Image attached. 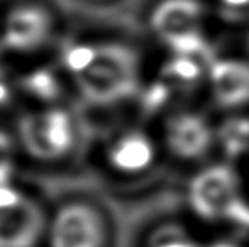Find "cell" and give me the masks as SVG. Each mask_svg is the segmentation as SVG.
<instances>
[{"label": "cell", "mask_w": 249, "mask_h": 247, "mask_svg": "<svg viewBox=\"0 0 249 247\" xmlns=\"http://www.w3.org/2000/svg\"><path fill=\"white\" fill-rule=\"evenodd\" d=\"M83 99L93 105H117L139 95L142 63L134 48L124 43H99L97 56L87 71L76 76Z\"/></svg>", "instance_id": "cell-1"}, {"label": "cell", "mask_w": 249, "mask_h": 247, "mask_svg": "<svg viewBox=\"0 0 249 247\" xmlns=\"http://www.w3.org/2000/svg\"><path fill=\"white\" fill-rule=\"evenodd\" d=\"M210 19L205 0H158L148 26L166 53H209Z\"/></svg>", "instance_id": "cell-2"}, {"label": "cell", "mask_w": 249, "mask_h": 247, "mask_svg": "<svg viewBox=\"0 0 249 247\" xmlns=\"http://www.w3.org/2000/svg\"><path fill=\"white\" fill-rule=\"evenodd\" d=\"M163 152L181 165L198 166L217 151V122L194 107H175L161 117Z\"/></svg>", "instance_id": "cell-3"}, {"label": "cell", "mask_w": 249, "mask_h": 247, "mask_svg": "<svg viewBox=\"0 0 249 247\" xmlns=\"http://www.w3.org/2000/svg\"><path fill=\"white\" fill-rule=\"evenodd\" d=\"M19 139L34 159L54 161L68 154L75 146V124L61 107H48L26 114L19 120Z\"/></svg>", "instance_id": "cell-4"}, {"label": "cell", "mask_w": 249, "mask_h": 247, "mask_svg": "<svg viewBox=\"0 0 249 247\" xmlns=\"http://www.w3.org/2000/svg\"><path fill=\"white\" fill-rule=\"evenodd\" d=\"M50 247H108L110 225L99 207L85 200L68 201L53 215Z\"/></svg>", "instance_id": "cell-5"}, {"label": "cell", "mask_w": 249, "mask_h": 247, "mask_svg": "<svg viewBox=\"0 0 249 247\" xmlns=\"http://www.w3.org/2000/svg\"><path fill=\"white\" fill-rule=\"evenodd\" d=\"M188 188V201L203 218H220L241 203V178L229 163L209 165L198 169Z\"/></svg>", "instance_id": "cell-6"}, {"label": "cell", "mask_w": 249, "mask_h": 247, "mask_svg": "<svg viewBox=\"0 0 249 247\" xmlns=\"http://www.w3.org/2000/svg\"><path fill=\"white\" fill-rule=\"evenodd\" d=\"M210 105L222 115L249 112V54L217 56L203 86Z\"/></svg>", "instance_id": "cell-7"}, {"label": "cell", "mask_w": 249, "mask_h": 247, "mask_svg": "<svg viewBox=\"0 0 249 247\" xmlns=\"http://www.w3.org/2000/svg\"><path fill=\"white\" fill-rule=\"evenodd\" d=\"M164 156L160 135L144 127L122 129L105 148V163L115 175L125 178L144 176L156 168Z\"/></svg>", "instance_id": "cell-8"}, {"label": "cell", "mask_w": 249, "mask_h": 247, "mask_svg": "<svg viewBox=\"0 0 249 247\" xmlns=\"http://www.w3.org/2000/svg\"><path fill=\"white\" fill-rule=\"evenodd\" d=\"M53 33V16L39 3H20L10 9L3 19V48L16 53H31L50 41Z\"/></svg>", "instance_id": "cell-9"}, {"label": "cell", "mask_w": 249, "mask_h": 247, "mask_svg": "<svg viewBox=\"0 0 249 247\" xmlns=\"http://www.w3.org/2000/svg\"><path fill=\"white\" fill-rule=\"evenodd\" d=\"M44 227L43 212L29 198L0 212V247H33Z\"/></svg>", "instance_id": "cell-10"}, {"label": "cell", "mask_w": 249, "mask_h": 247, "mask_svg": "<svg viewBox=\"0 0 249 247\" xmlns=\"http://www.w3.org/2000/svg\"><path fill=\"white\" fill-rule=\"evenodd\" d=\"M224 117V122H217V151L231 158L249 152V112Z\"/></svg>", "instance_id": "cell-11"}, {"label": "cell", "mask_w": 249, "mask_h": 247, "mask_svg": "<svg viewBox=\"0 0 249 247\" xmlns=\"http://www.w3.org/2000/svg\"><path fill=\"white\" fill-rule=\"evenodd\" d=\"M20 85H22L24 92L29 93L31 97H34L39 102L53 103L61 95L59 80L50 69H36V71L29 73L22 78Z\"/></svg>", "instance_id": "cell-12"}, {"label": "cell", "mask_w": 249, "mask_h": 247, "mask_svg": "<svg viewBox=\"0 0 249 247\" xmlns=\"http://www.w3.org/2000/svg\"><path fill=\"white\" fill-rule=\"evenodd\" d=\"M146 247H200V242L183 225L163 224L149 234Z\"/></svg>", "instance_id": "cell-13"}, {"label": "cell", "mask_w": 249, "mask_h": 247, "mask_svg": "<svg viewBox=\"0 0 249 247\" xmlns=\"http://www.w3.org/2000/svg\"><path fill=\"white\" fill-rule=\"evenodd\" d=\"M95 56H97V44L76 43L73 46L66 48L65 54H63V65L76 78L78 75H82L83 71L89 69V66L93 63Z\"/></svg>", "instance_id": "cell-14"}, {"label": "cell", "mask_w": 249, "mask_h": 247, "mask_svg": "<svg viewBox=\"0 0 249 247\" xmlns=\"http://www.w3.org/2000/svg\"><path fill=\"white\" fill-rule=\"evenodd\" d=\"M215 9L227 16L229 19H241L243 17L244 22L249 17V0H212Z\"/></svg>", "instance_id": "cell-15"}, {"label": "cell", "mask_w": 249, "mask_h": 247, "mask_svg": "<svg viewBox=\"0 0 249 247\" xmlns=\"http://www.w3.org/2000/svg\"><path fill=\"white\" fill-rule=\"evenodd\" d=\"M24 198H26L24 195H20L16 188H12L10 185L0 186V212H5L17 207Z\"/></svg>", "instance_id": "cell-16"}, {"label": "cell", "mask_w": 249, "mask_h": 247, "mask_svg": "<svg viewBox=\"0 0 249 247\" xmlns=\"http://www.w3.org/2000/svg\"><path fill=\"white\" fill-rule=\"evenodd\" d=\"M10 151H12V139L7 132L0 131V163L10 161Z\"/></svg>", "instance_id": "cell-17"}, {"label": "cell", "mask_w": 249, "mask_h": 247, "mask_svg": "<svg viewBox=\"0 0 249 247\" xmlns=\"http://www.w3.org/2000/svg\"><path fill=\"white\" fill-rule=\"evenodd\" d=\"M7 100H9V88H7L2 82H0V105H2V103H5Z\"/></svg>", "instance_id": "cell-18"}, {"label": "cell", "mask_w": 249, "mask_h": 247, "mask_svg": "<svg viewBox=\"0 0 249 247\" xmlns=\"http://www.w3.org/2000/svg\"><path fill=\"white\" fill-rule=\"evenodd\" d=\"M244 43H246V54H249V17L246 20V37H244Z\"/></svg>", "instance_id": "cell-19"}]
</instances>
